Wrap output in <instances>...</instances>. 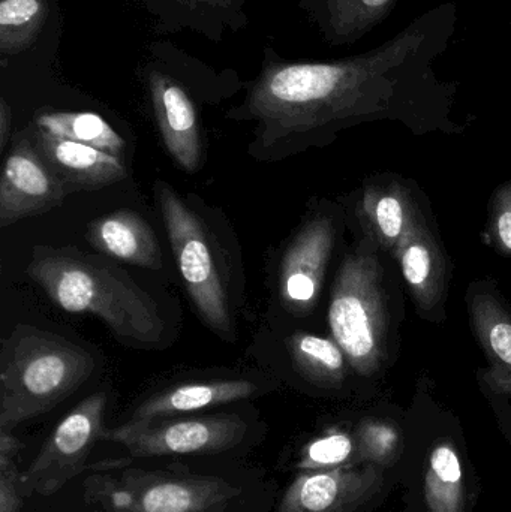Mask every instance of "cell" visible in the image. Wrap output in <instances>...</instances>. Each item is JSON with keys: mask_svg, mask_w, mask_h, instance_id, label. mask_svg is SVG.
I'll return each instance as SVG.
<instances>
[{"mask_svg": "<svg viewBox=\"0 0 511 512\" xmlns=\"http://www.w3.org/2000/svg\"><path fill=\"white\" fill-rule=\"evenodd\" d=\"M458 9L444 2L366 53L330 62L266 57L245 102L230 116L257 123L251 153L272 161L369 119L420 123L446 116L455 84L435 63L449 50Z\"/></svg>", "mask_w": 511, "mask_h": 512, "instance_id": "cell-1", "label": "cell"}, {"mask_svg": "<svg viewBox=\"0 0 511 512\" xmlns=\"http://www.w3.org/2000/svg\"><path fill=\"white\" fill-rule=\"evenodd\" d=\"M27 273L60 309L98 316L129 348H158L164 340L158 304L107 259L74 248L36 246Z\"/></svg>", "mask_w": 511, "mask_h": 512, "instance_id": "cell-2", "label": "cell"}, {"mask_svg": "<svg viewBox=\"0 0 511 512\" xmlns=\"http://www.w3.org/2000/svg\"><path fill=\"white\" fill-rule=\"evenodd\" d=\"M95 370L92 354L65 337L17 325L0 351V429L56 408Z\"/></svg>", "mask_w": 511, "mask_h": 512, "instance_id": "cell-3", "label": "cell"}, {"mask_svg": "<svg viewBox=\"0 0 511 512\" xmlns=\"http://www.w3.org/2000/svg\"><path fill=\"white\" fill-rule=\"evenodd\" d=\"M155 192L177 267L195 309L215 333L225 340H233L227 280L210 231L167 183L158 180Z\"/></svg>", "mask_w": 511, "mask_h": 512, "instance_id": "cell-4", "label": "cell"}, {"mask_svg": "<svg viewBox=\"0 0 511 512\" xmlns=\"http://www.w3.org/2000/svg\"><path fill=\"white\" fill-rule=\"evenodd\" d=\"M329 324L351 367L371 375L386 345V309L380 262L371 254L347 256L339 268L329 307Z\"/></svg>", "mask_w": 511, "mask_h": 512, "instance_id": "cell-5", "label": "cell"}, {"mask_svg": "<svg viewBox=\"0 0 511 512\" xmlns=\"http://www.w3.org/2000/svg\"><path fill=\"white\" fill-rule=\"evenodd\" d=\"M104 512H219L239 495L215 477L132 471L89 481Z\"/></svg>", "mask_w": 511, "mask_h": 512, "instance_id": "cell-6", "label": "cell"}, {"mask_svg": "<svg viewBox=\"0 0 511 512\" xmlns=\"http://www.w3.org/2000/svg\"><path fill=\"white\" fill-rule=\"evenodd\" d=\"M246 424L239 415L168 417L126 421L104 430L102 441L123 445L132 457L204 456L231 450L240 444Z\"/></svg>", "mask_w": 511, "mask_h": 512, "instance_id": "cell-7", "label": "cell"}, {"mask_svg": "<svg viewBox=\"0 0 511 512\" xmlns=\"http://www.w3.org/2000/svg\"><path fill=\"white\" fill-rule=\"evenodd\" d=\"M107 402V394H92L57 424L38 456L20 475L23 498L54 495L84 471L93 447L102 439Z\"/></svg>", "mask_w": 511, "mask_h": 512, "instance_id": "cell-8", "label": "cell"}, {"mask_svg": "<svg viewBox=\"0 0 511 512\" xmlns=\"http://www.w3.org/2000/svg\"><path fill=\"white\" fill-rule=\"evenodd\" d=\"M68 192L51 173L27 132L18 135L0 179V227L62 206Z\"/></svg>", "mask_w": 511, "mask_h": 512, "instance_id": "cell-9", "label": "cell"}, {"mask_svg": "<svg viewBox=\"0 0 511 512\" xmlns=\"http://www.w3.org/2000/svg\"><path fill=\"white\" fill-rule=\"evenodd\" d=\"M384 466H344L302 472L282 498L278 512H360L381 492Z\"/></svg>", "mask_w": 511, "mask_h": 512, "instance_id": "cell-10", "label": "cell"}, {"mask_svg": "<svg viewBox=\"0 0 511 512\" xmlns=\"http://www.w3.org/2000/svg\"><path fill=\"white\" fill-rule=\"evenodd\" d=\"M335 245V228L327 218L309 221L294 237L281 262L279 288L285 307L306 315L320 297L324 274Z\"/></svg>", "mask_w": 511, "mask_h": 512, "instance_id": "cell-11", "label": "cell"}, {"mask_svg": "<svg viewBox=\"0 0 511 512\" xmlns=\"http://www.w3.org/2000/svg\"><path fill=\"white\" fill-rule=\"evenodd\" d=\"M33 144L51 173L69 194L98 191L128 176L123 159L86 144L53 137L41 129H33Z\"/></svg>", "mask_w": 511, "mask_h": 512, "instance_id": "cell-12", "label": "cell"}, {"mask_svg": "<svg viewBox=\"0 0 511 512\" xmlns=\"http://www.w3.org/2000/svg\"><path fill=\"white\" fill-rule=\"evenodd\" d=\"M149 89L165 149L182 170L195 173L203 159V143L191 98L164 72H150Z\"/></svg>", "mask_w": 511, "mask_h": 512, "instance_id": "cell-13", "label": "cell"}, {"mask_svg": "<svg viewBox=\"0 0 511 512\" xmlns=\"http://www.w3.org/2000/svg\"><path fill=\"white\" fill-rule=\"evenodd\" d=\"M87 240L101 254L137 265L159 270L162 252L150 225L131 210H117L95 219L87 228Z\"/></svg>", "mask_w": 511, "mask_h": 512, "instance_id": "cell-14", "label": "cell"}, {"mask_svg": "<svg viewBox=\"0 0 511 512\" xmlns=\"http://www.w3.org/2000/svg\"><path fill=\"white\" fill-rule=\"evenodd\" d=\"M257 390V385L246 379H216L174 385L144 400L132 412L129 421L179 417L201 409L249 399Z\"/></svg>", "mask_w": 511, "mask_h": 512, "instance_id": "cell-15", "label": "cell"}, {"mask_svg": "<svg viewBox=\"0 0 511 512\" xmlns=\"http://www.w3.org/2000/svg\"><path fill=\"white\" fill-rule=\"evenodd\" d=\"M401 0H303L302 6L333 47L350 45L380 26Z\"/></svg>", "mask_w": 511, "mask_h": 512, "instance_id": "cell-16", "label": "cell"}, {"mask_svg": "<svg viewBox=\"0 0 511 512\" xmlns=\"http://www.w3.org/2000/svg\"><path fill=\"white\" fill-rule=\"evenodd\" d=\"M405 280L420 306L431 309L440 300L444 264L437 243L425 227L411 216L395 248Z\"/></svg>", "mask_w": 511, "mask_h": 512, "instance_id": "cell-17", "label": "cell"}, {"mask_svg": "<svg viewBox=\"0 0 511 512\" xmlns=\"http://www.w3.org/2000/svg\"><path fill=\"white\" fill-rule=\"evenodd\" d=\"M474 330L489 361L485 379L498 394L511 396V315L491 295H474L470 304Z\"/></svg>", "mask_w": 511, "mask_h": 512, "instance_id": "cell-18", "label": "cell"}, {"mask_svg": "<svg viewBox=\"0 0 511 512\" xmlns=\"http://www.w3.org/2000/svg\"><path fill=\"white\" fill-rule=\"evenodd\" d=\"M425 496L431 512H465L464 468L452 442H438L429 451Z\"/></svg>", "mask_w": 511, "mask_h": 512, "instance_id": "cell-19", "label": "cell"}, {"mask_svg": "<svg viewBox=\"0 0 511 512\" xmlns=\"http://www.w3.org/2000/svg\"><path fill=\"white\" fill-rule=\"evenodd\" d=\"M35 126L53 137L86 144L120 159L126 150L125 140L111 128L110 123L95 113H42L36 117Z\"/></svg>", "mask_w": 511, "mask_h": 512, "instance_id": "cell-20", "label": "cell"}, {"mask_svg": "<svg viewBox=\"0 0 511 512\" xmlns=\"http://www.w3.org/2000/svg\"><path fill=\"white\" fill-rule=\"evenodd\" d=\"M287 345L294 366L311 381L333 385L344 379L345 354L336 340L296 333L288 339Z\"/></svg>", "mask_w": 511, "mask_h": 512, "instance_id": "cell-21", "label": "cell"}, {"mask_svg": "<svg viewBox=\"0 0 511 512\" xmlns=\"http://www.w3.org/2000/svg\"><path fill=\"white\" fill-rule=\"evenodd\" d=\"M47 15L45 0H2L0 51L3 56H12L32 47L44 27Z\"/></svg>", "mask_w": 511, "mask_h": 512, "instance_id": "cell-22", "label": "cell"}, {"mask_svg": "<svg viewBox=\"0 0 511 512\" xmlns=\"http://www.w3.org/2000/svg\"><path fill=\"white\" fill-rule=\"evenodd\" d=\"M366 216L380 242L395 249L414 210L399 189H369L363 201Z\"/></svg>", "mask_w": 511, "mask_h": 512, "instance_id": "cell-23", "label": "cell"}, {"mask_svg": "<svg viewBox=\"0 0 511 512\" xmlns=\"http://www.w3.org/2000/svg\"><path fill=\"white\" fill-rule=\"evenodd\" d=\"M354 457L359 460L357 438L342 430H332L306 445L300 456L299 468L303 472L329 471L356 465Z\"/></svg>", "mask_w": 511, "mask_h": 512, "instance_id": "cell-24", "label": "cell"}, {"mask_svg": "<svg viewBox=\"0 0 511 512\" xmlns=\"http://www.w3.org/2000/svg\"><path fill=\"white\" fill-rule=\"evenodd\" d=\"M360 463L389 466L399 453V435L392 426L384 423H368L357 433Z\"/></svg>", "mask_w": 511, "mask_h": 512, "instance_id": "cell-25", "label": "cell"}, {"mask_svg": "<svg viewBox=\"0 0 511 512\" xmlns=\"http://www.w3.org/2000/svg\"><path fill=\"white\" fill-rule=\"evenodd\" d=\"M20 442L11 430L0 429V512H20V474L17 454Z\"/></svg>", "mask_w": 511, "mask_h": 512, "instance_id": "cell-26", "label": "cell"}, {"mask_svg": "<svg viewBox=\"0 0 511 512\" xmlns=\"http://www.w3.org/2000/svg\"><path fill=\"white\" fill-rule=\"evenodd\" d=\"M494 222L501 245L511 252V185L501 189L495 200Z\"/></svg>", "mask_w": 511, "mask_h": 512, "instance_id": "cell-27", "label": "cell"}, {"mask_svg": "<svg viewBox=\"0 0 511 512\" xmlns=\"http://www.w3.org/2000/svg\"><path fill=\"white\" fill-rule=\"evenodd\" d=\"M12 132V111L5 98L0 99V150H5Z\"/></svg>", "mask_w": 511, "mask_h": 512, "instance_id": "cell-28", "label": "cell"}, {"mask_svg": "<svg viewBox=\"0 0 511 512\" xmlns=\"http://www.w3.org/2000/svg\"><path fill=\"white\" fill-rule=\"evenodd\" d=\"M503 429L504 433L507 435V438H509V441L511 442V420L504 421Z\"/></svg>", "mask_w": 511, "mask_h": 512, "instance_id": "cell-29", "label": "cell"}]
</instances>
